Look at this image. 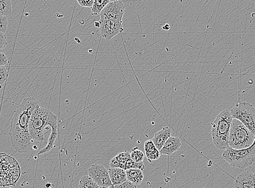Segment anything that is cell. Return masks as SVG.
<instances>
[{
	"label": "cell",
	"mask_w": 255,
	"mask_h": 188,
	"mask_svg": "<svg viewBox=\"0 0 255 188\" xmlns=\"http://www.w3.org/2000/svg\"><path fill=\"white\" fill-rule=\"evenodd\" d=\"M40 104L33 98L24 99L17 107L11 121L9 136L19 133L29 132L28 127L30 119L35 108Z\"/></svg>",
	"instance_id": "obj_1"
},
{
	"label": "cell",
	"mask_w": 255,
	"mask_h": 188,
	"mask_svg": "<svg viewBox=\"0 0 255 188\" xmlns=\"http://www.w3.org/2000/svg\"><path fill=\"white\" fill-rule=\"evenodd\" d=\"M233 118L230 111H223L212 123V137L215 146L219 149L229 148V137Z\"/></svg>",
	"instance_id": "obj_2"
},
{
	"label": "cell",
	"mask_w": 255,
	"mask_h": 188,
	"mask_svg": "<svg viewBox=\"0 0 255 188\" xmlns=\"http://www.w3.org/2000/svg\"><path fill=\"white\" fill-rule=\"evenodd\" d=\"M223 159L234 168L244 169L255 163V136L251 147L241 150L228 148L223 152Z\"/></svg>",
	"instance_id": "obj_3"
},
{
	"label": "cell",
	"mask_w": 255,
	"mask_h": 188,
	"mask_svg": "<svg viewBox=\"0 0 255 188\" xmlns=\"http://www.w3.org/2000/svg\"><path fill=\"white\" fill-rule=\"evenodd\" d=\"M20 176V167L14 158L0 153V186L15 185Z\"/></svg>",
	"instance_id": "obj_4"
},
{
	"label": "cell",
	"mask_w": 255,
	"mask_h": 188,
	"mask_svg": "<svg viewBox=\"0 0 255 188\" xmlns=\"http://www.w3.org/2000/svg\"><path fill=\"white\" fill-rule=\"evenodd\" d=\"M255 136L240 121L233 119L229 137V147L235 150L250 147L254 142Z\"/></svg>",
	"instance_id": "obj_5"
},
{
	"label": "cell",
	"mask_w": 255,
	"mask_h": 188,
	"mask_svg": "<svg viewBox=\"0 0 255 188\" xmlns=\"http://www.w3.org/2000/svg\"><path fill=\"white\" fill-rule=\"evenodd\" d=\"M50 110L42 107L41 105L35 108L30 119L28 130L34 140L39 142L46 141L45 132L48 125V117Z\"/></svg>",
	"instance_id": "obj_6"
},
{
	"label": "cell",
	"mask_w": 255,
	"mask_h": 188,
	"mask_svg": "<svg viewBox=\"0 0 255 188\" xmlns=\"http://www.w3.org/2000/svg\"><path fill=\"white\" fill-rule=\"evenodd\" d=\"M233 119H238L255 136V108L250 103L240 102L230 111Z\"/></svg>",
	"instance_id": "obj_7"
},
{
	"label": "cell",
	"mask_w": 255,
	"mask_h": 188,
	"mask_svg": "<svg viewBox=\"0 0 255 188\" xmlns=\"http://www.w3.org/2000/svg\"><path fill=\"white\" fill-rule=\"evenodd\" d=\"M125 11L126 7L122 2H111L101 11L100 20H111L123 23Z\"/></svg>",
	"instance_id": "obj_8"
},
{
	"label": "cell",
	"mask_w": 255,
	"mask_h": 188,
	"mask_svg": "<svg viewBox=\"0 0 255 188\" xmlns=\"http://www.w3.org/2000/svg\"><path fill=\"white\" fill-rule=\"evenodd\" d=\"M13 148L19 153H25L30 151L35 141L29 132L9 136Z\"/></svg>",
	"instance_id": "obj_9"
},
{
	"label": "cell",
	"mask_w": 255,
	"mask_h": 188,
	"mask_svg": "<svg viewBox=\"0 0 255 188\" xmlns=\"http://www.w3.org/2000/svg\"><path fill=\"white\" fill-rule=\"evenodd\" d=\"M89 176L101 188L111 187L113 185L108 171L100 165H93L88 169Z\"/></svg>",
	"instance_id": "obj_10"
},
{
	"label": "cell",
	"mask_w": 255,
	"mask_h": 188,
	"mask_svg": "<svg viewBox=\"0 0 255 188\" xmlns=\"http://www.w3.org/2000/svg\"><path fill=\"white\" fill-rule=\"evenodd\" d=\"M100 29L103 38L109 40L124 31L123 23L111 20L100 21Z\"/></svg>",
	"instance_id": "obj_11"
},
{
	"label": "cell",
	"mask_w": 255,
	"mask_h": 188,
	"mask_svg": "<svg viewBox=\"0 0 255 188\" xmlns=\"http://www.w3.org/2000/svg\"><path fill=\"white\" fill-rule=\"evenodd\" d=\"M235 188H255V173L248 171L240 174L235 180Z\"/></svg>",
	"instance_id": "obj_12"
},
{
	"label": "cell",
	"mask_w": 255,
	"mask_h": 188,
	"mask_svg": "<svg viewBox=\"0 0 255 188\" xmlns=\"http://www.w3.org/2000/svg\"><path fill=\"white\" fill-rule=\"evenodd\" d=\"M181 146L180 139L178 137H171L163 145L160 151L161 155L171 156L179 150Z\"/></svg>",
	"instance_id": "obj_13"
},
{
	"label": "cell",
	"mask_w": 255,
	"mask_h": 188,
	"mask_svg": "<svg viewBox=\"0 0 255 188\" xmlns=\"http://www.w3.org/2000/svg\"><path fill=\"white\" fill-rule=\"evenodd\" d=\"M172 135V130L169 127H164L159 132L155 133L152 140L155 146L159 151L168 138Z\"/></svg>",
	"instance_id": "obj_14"
},
{
	"label": "cell",
	"mask_w": 255,
	"mask_h": 188,
	"mask_svg": "<svg viewBox=\"0 0 255 188\" xmlns=\"http://www.w3.org/2000/svg\"><path fill=\"white\" fill-rule=\"evenodd\" d=\"M108 172L114 186L122 184L127 181L126 172L122 168H110Z\"/></svg>",
	"instance_id": "obj_15"
},
{
	"label": "cell",
	"mask_w": 255,
	"mask_h": 188,
	"mask_svg": "<svg viewBox=\"0 0 255 188\" xmlns=\"http://www.w3.org/2000/svg\"><path fill=\"white\" fill-rule=\"evenodd\" d=\"M144 148L145 157L149 162L159 159L161 156L160 151L157 149L152 140H148L144 143Z\"/></svg>",
	"instance_id": "obj_16"
},
{
	"label": "cell",
	"mask_w": 255,
	"mask_h": 188,
	"mask_svg": "<svg viewBox=\"0 0 255 188\" xmlns=\"http://www.w3.org/2000/svg\"><path fill=\"white\" fill-rule=\"evenodd\" d=\"M130 158V154L128 152L125 151L113 158L110 162V167L122 168L125 170L127 162Z\"/></svg>",
	"instance_id": "obj_17"
},
{
	"label": "cell",
	"mask_w": 255,
	"mask_h": 188,
	"mask_svg": "<svg viewBox=\"0 0 255 188\" xmlns=\"http://www.w3.org/2000/svg\"><path fill=\"white\" fill-rule=\"evenodd\" d=\"M127 180L132 184L139 185L143 181L144 175L140 169H130L126 171Z\"/></svg>",
	"instance_id": "obj_18"
},
{
	"label": "cell",
	"mask_w": 255,
	"mask_h": 188,
	"mask_svg": "<svg viewBox=\"0 0 255 188\" xmlns=\"http://www.w3.org/2000/svg\"><path fill=\"white\" fill-rule=\"evenodd\" d=\"M58 136V126L54 127L52 128L51 132L50 133V135L49 138L48 139L47 144L46 147L41 150L39 153L38 155H42L48 153L51 151V150L53 148L54 143H55L56 139Z\"/></svg>",
	"instance_id": "obj_19"
},
{
	"label": "cell",
	"mask_w": 255,
	"mask_h": 188,
	"mask_svg": "<svg viewBox=\"0 0 255 188\" xmlns=\"http://www.w3.org/2000/svg\"><path fill=\"white\" fill-rule=\"evenodd\" d=\"M110 2V0H94L93 7L91 8L92 15L96 16L100 14L103 9Z\"/></svg>",
	"instance_id": "obj_20"
},
{
	"label": "cell",
	"mask_w": 255,
	"mask_h": 188,
	"mask_svg": "<svg viewBox=\"0 0 255 188\" xmlns=\"http://www.w3.org/2000/svg\"><path fill=\"white\" fill-rule=\"evenodd\" d=\"M13 13L11 0H0V16H7Z\"/></svg>",
	"instance_id": "obj_21"
},
{
	"label": "cell",
	"mask_w": 255,
	"mask_h": 188,
	"mask_svg": "<svg viewBox=\"0 0 255 188\" xmlns=\"http://www.w3.org/2000/svg\"><path fill=\"white\" fill-rule=\"evenodd\" d=\"M78 188H101L90 176H84L80 181Z\"/></svg>",
	"instance_id": "obj_22"
},
{
	"label": "cell",
	"mask_w": 255,
	"mask_h": 188,
	"mask_svg": "<svg viewBox=\"0 0 255 188\" xmlns=\"http://www.w3.org/2000/svg\"><path fill=\"white\" fill-rule=\"evenodd\" d=\"M130 154L131 159L133 161L137 163L143 162L144 159V155L143 152L139 150L137 148L132 149Z\"/></svg>",
	"instance_id": "obj_23"
},
{
	"label": "cell",
	"mask_w": 255,
	"mask_h": 188,
	"mask_svg": "<svg viewBox=\"0 0 255 188\" xmlns=\"http://www.w3.org/2000/svg\"><path fill=\"white\" fill-rule=\"evenodd\" d=\"M130 169H138L141 170L142 171H144L145 169V166L143 162L137 163L130 159L127 162L125 171H127V170Z\"/></svg>",
	"instance_id": "obj_24"
},
{
	"label": "cell",
	"mask_w": 255,
	"mask_h": 188,
	"mask_svg": "<svg viewBox=\"0 0 255 188\" xmlns=\"http://www.w3.org/2000/svg\"><path fill=\"white\" fill-rule=\"evenodd\" d=\"M8 71L5 66H0V86H3L7 80Z\"/></svg>",
	"instance_id": "obj_25"
},
{
	"label": "cell",
	"mask_w": 255,
	"mask_h": 188,
	"mask_svg": "<svg viewBox=\"0 0 255 188\" xmlns=\"http://www.w3.org/2000/svg\"><path fill=\"white\" fill-rule=\"evenodd\" d=\"M8 27V21L5 16H0V33H5Z\"/></svg>",
	"instance_id": "obj_26"
},
{
	"label": "cell",
	"mask_w": 255,
	"mask_h": 188,
	"mask_svg": "<svg viewBox=\"0 0 255 188\" xmlns=\"http://www.w3.org/2000/svg\"><path fill=\"white\" fill-rule=\"evenodd\" d=\"M115 188H141L139 185L130 183L129 181H126L124 183L114 186Z\"/></svg>",
	"instance_id": "obj_27"
},
{
	"label": "cell",
	"mask_w": 255,
	"mask_h": 188,
	"mask_svg": "<svg viewBox=\"0 0 255 188\" xmlns=\"http://www.w3.org/2000/svg\"><path fill=\"white\" fill-rule=\"evenodd\" d=\"M7 45V37H6L5 34L0 33V52H2Z\"/></svg>",
	"instance_id": "obj_28"
},
{
	"label": "cell",
	"mask_w": 255,
	"mask_h": 188,
	"mask_svg": "<svg viewBox=\"0 0 255 188\" xmlns=\"http://www.w3.org/2000/svg\"><path fill=\"white\" fill-rule=\"evenodd\" d=\"M79 4L83 7L92 8L94 0H76Z\"/></svg>",
	"instance_id": "obj_29"
},
{
	"label": "cell",
	"mask_w": 255,
	"mask_h": 188,
	"mask_svg": "<svg viewBox=\"0 0 255 188\" xmlns=\"http://www.w3.org/2000/svg\"><path fill=\"white\" fill-rule=\"evenodd\" d=\"M8 64V59L7 56L3 52H0V66H5Z\"/></svg>",
	"instance_id": "obj_30"
},
{
	"label": "cell",
	"mask_w": 255,
	"mask_h": 188,
	"mask_svg": "<svg viewBox=\"0 0 255 188\" xmlns=\"http://www.w3.org/2000/svg\"><path fill=\"white\" fill-rule=\"evenodd\" d=\"M115 188L114 186H112L111 187H105V188Z\"/></svg>",
	"instance_id": "obj_31"
},
{
	"label": "cell",
	"mask_w": 255,
	"mask_h": 188,
	"mask_svg": "<svg viewBox=\"0 0 255 188\" xmlns=\"http://www.w3.org/2000/svg\"><path fill=\"white\" fill-rule=\"evenodd\" d=\"M120 1V0H110L111 2H115V1Z\"/></svg>",
	"instance_id": "obj_32"
}]
</instances>
